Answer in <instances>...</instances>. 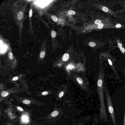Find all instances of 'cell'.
I'll list each match as a JSON object with an SVG mask.
<instances>
[{"instance_id": "cell-18", "label": "cell", "mask_w": 125, "mask_h": 125, "mask_svg": "<svg viewBox=\"0 0 125 125\" xmlns=\"http://www.w3.org/2000/svg\"><path fill=\"white\" fill-rule=\"evenodd\" d=\"M104 26V24L103 23H101L98 25L97 27V28L99 29H102L103 28Z\"/></svg>"}, {"instance_id": "cell-20", "label": "cell", "mask_w": 125, "mask_h": 125, "mask_svg": "<svg viewBox=\"0 0 125 125\" xmlns=\"http://www.w3.org/2000/svg\"><path fill=\"white\" fill-rule=\"evenodd\" d=\"M102 10L105 12H107L108 11V8L106 7H104L102 8Z\"/></svg>"}, {"instance_id": "cell-29", "label": "cell", "mask_w": 125, "mask_h": 125, "mask_svg": "<svg viewBox=\"0 0 125 125\" xmlns=\"http://www.w3.org/2000/svg\"><path fill=\"white\" fill-rule=\"evenodd\" d=\"M5 125H13L10 122H8L6 123Z\"/></svg>"}, {"instance_id": "cell-12", "label": "cell", "mask_w": 125, "mask_h": 125, "mask_svg": "<svg viewBox=\"0 0 125 125\" xmlns=\"http://www.w3.org/2000/svg\"><path fill=\"white\" fill-rule=\"evenodd\" d=\"M45 54V51H42L40 54V58L41 59L43 58L44 57Z\"/></svg>"}, {"instance_id": "cell-27", "label": "cell", "mask_w": 125, "mask_h": 125, "mask_svg": "<svg viewBox=\"0 0 125 125\" xmlns=\"http://www.w3.org/2000/svg\"><path fill=\"white\" fill-rule=\"evenodd\" d=\"M123 125H125V109L124 114V119Z\"/></svg>"}, {"instance_id": "cell-8", "label": "cell", "mask_w": 125, "mask_h": 125, "mask_svg": "<svg viewBox=\"0 0 125 125\" xmlns=\"http://www.w3.org/2000/svg\"><path fill=\"white\" fill-rule=\"evenodd\" d=\"M59 114L58 111L57 110H55L49 114L47 116L48 119H50L55 117L57 116Z\"/></svg>"}, {"instance_id": "cell-30", "label": "cell", "mask_w": 125, "mask_h": 125, "mask_svg": "<svg viewBox=\"0 0 125 125\" xmlns=\"http://www.w3.org/2000/svg\"><path fill=\"white\" fill-rule=\"evenodd\" d=\"M123 72L124 74V75L125 78V67H124L123 68Z\"/></svg>"}, {"instance_id": "cell-11", "label": "cell", "mask_w": 125, "mask_h": 125, "mask_svg": "<svg viewBox=\"0 0 125 125\" xmlns=\"http://www.w3.org/2000/svg\"><path fill=\"white\" fill-rule=\"evenodd\" d=\"M23 12L22 11H20L18 13L17 15V19L19 20H21L23 18Z\"/></svg>"}, {"instance_id": "cell-10", "label": "cell", "mask_w": 125, "mask_h": 125, "mask_svg": "<svg viewBox=\"0 0 125 125\" xmlns=\"http://www.w3.org/2000/svg\"><path fill=\"white\" fill-rule=\"evenodd\" d=\"M69 58V55L68 53L64 54L62 56V58L63 61L66 62L67 61Z\"/></svg>"}, {"instance_id": "cell-26", "label": "cell", "mask_w": 125, "mask_h": 125, "mask_svg": "<svg viewBox=\"0 0 125 125\" xmlns=\"http://www.w3.org/2000/svg\"><path fill=\"white\" fill-rule=\"evenodd\" d=\"M118 47L120 48H121L122 47V45L121 43H119L118 44Z\"/></svg>"}, {"instance_id": "cell-17", "label": "cell", "mask_w": 125, "mask_h": 125, "mask_svg": "<svg viewBox=\"0 0 125 125\" xmlns=\"http://www.w3.org/2000/svg\"><path fill=\"white\" fill-rule=\"evenodd\" d=\"M68 13L71 15H74L75 14V12L72 10H69L68 11Z\"/></svg>"}, {"instance_id": "cell-14", "label": "cell", "mask_w": 125, "mask_h": 125, "mask_svg": "<svg viewBox=\"0 0 125 125\" xmlns=\"http://www.w3.org/2000/svg\"><path fill=\"white\" fill-rule=\"evenodd\" d=\"M52 19L54 21H56L58 20L56 16L54 15H52L51 17Z\"/></svg>"}, {"instance_id": "cell-15", "label": "cell", "mask_w": 125, "mask_h": 125, "mask_svg": "<svg viewBox=\"0 0 125 125\" xmlns=\"http://www.w3.org/2000/svg\"><path fill=\"white\" fill-rule=\"evenodd\" d=\"M56 32L54 31H52L51 32V35L52 37L54 38L56 37Z\"/></svg>"}, {"instance_id": "cell-13", "label": "cell", "mask_w": 125, "mask_h": 125, "mask_svg": "<svg viewBox=\"0 0 125 125\" xmlns=\"http://www.w3.org/2000/svg\"><path fill=\"white\" fill-rule=\"evenodd\" d=\"M8 57L9 59L12 60L13 58V56L12 53L11 52H9L8 54Z\"/></svg>"}, {"instance_id": "cell-7", "label": "cell", "mask_w": 125, "mask_h": 125, "mask_svg": "<svg viewBox=\"0 0 125 125\" xmlns=\"http://www.w3.org/2000/svg\"><path fill=\"white\" fill-rule=\"evenodd\" d=\"M107 59L109 64L113 71L115 75L117 78L119 77V75L116 68L115 61L112 58L109 56L107 57Z\"/></svg>"}, {"instance_id": "cell-16", "label": "cell", "mask_w": 125, "mask_h": 125, "mask_svg": "<svg viewBox=\"0 0 125 125\" xmlns=\"http://www.w3.org/2000/svg\"><path fill=\"white\" fill-rule=\"evenodd\" d=\"M89 45L90 47H94L95 46L96 43L93 42H90L89 43Z\"/></svg>"}, {"instance_id": "cell-9", "label": "cell", "mask_w": 125, "mask_h": 125, "mask_svg": "<svg viewBox=\"0 0 125 125\" xmlns=\"http://www.w3.org/2000/svg\"><path fill=\"white\" fill-rule=\"evenodd\" d=\"M13 106H14V107L13 106V107H14V108H13L14 109H16L17 111L22 112H24L25 111L24 109L20 106H14V105Z\"/></svg>"}, {"instance_id": "cell-5", "label": "cell", "mask_w": 125, "mask_h": 125, "mask_svg": "<svg viewBox=\"0 0 125 125\" xmlns=\"http://www.w3.org/2000/svg\"><path fill=\"white\" fill-rule=\"evenodd\" d=\"M7 104L8 105V107L5 110L4 113L10 121L15 120L17 117L14 112L13 105L10 102H8Z\"/></svg>"}, {"instance_id": "cell-2", "label": "cell", "mask_w": 125, "mask_h": 125, "mask_svg": "<svg viewBox=\"0 0 125 125\" xmlns=\"http://www.w3.org/2000/svg\"><path fill=\"white\" fill-rule=\"evenodd\" d=\"M104 88L109 112L114 125H116L115 116L109 92L106 87H104Z\"/></svg>"}, {"instance_id": "cell-19", "label": "cell", "mask_w": 125, "mask_h": 125, "mask_svg": "<svg viewBox=\"0 0 125 125\" xmlns=\"http://www.w3.org/2000/svg\"><path fill=\"white\" fill-rule=\"evenodd\" d=\"M101 20H97L94 21V23L95 24L98 25L101 23Z\"/></svg>"}, {"instance_id": "cell-25", "label": "cell", "mask_w": 125, "mask_h": 125, "mask_svg": "<svg viewBox=\"0 0 125 125\" xmlns=\"http://www.w3.org/2000/svg\"><path fill=\"white\" fill-rule=\"evenodd\" d=\"M121 26V25L119 23H117L116 25V27L117 28H120Z\"/></svg>"}, {"instance_id": "cell-6", "label": "cell", "mask_w": 125, "mask_h": 125, "mask_svg": "<svg viewBox=\"0 0 125 125\" xmlns=\"http://www.w3.org/2000/svg\"><path fill=\"white\" fill-rule=\"evenodd\" d=\"M19 118L20 123L22 125H29L30 122V118L27 112H22Z\"/></svg>"}, {"instance_id": "cell-22", "label": "cell", "mask_w": 125, "mask_h": 125, "mask_svg": "<svg viewBox=\"0 0 125 125\" xmlns=\"http://www.w3.org/2000/svg\"><path fill=\"white\" fill-rule=\"evenodd\" d=\"M18 79L19 78L17 76H15L13 77V78H12V80L13 81H17Z\"/></svg>"}, {"instance_id": "cell-28", "label": "cell", "mask_w": 125, "mask_h": 125, "mask_svg": "<svg viewBox=\"0 0 125 125\" xmlns=\"http://www.w3.org/2000/svg\"><path fill=\"white\" fill-rule=\"evenodd\" d=\"M2 108H1V106H0V118H1V115H2V112H2Z\"/></svg>"}, {"instance_id": "cell-1", "label": "cell", "mask_w": 125, "mask_h": 125, "mask_svg": "<svg viewBox=\"0 0 125 125\" xmlns=\"http://www.w3.org/2000/svg\"><path fill=\"white\" fill-rule=\"evenodd\" d=\"M104 73L102 64L100 65L97 81V91L100 103V115L102 119L107 121L105 109V107L104 96Z\"/></svg>"}, {"instance_id": "cell-21", "label": "cell", "mask_w": 125, "mask_h": 125, "mask_svg": "<svg viewBox=\"0 0 125 125\" xmlns=\"http://www.w3.org/2000/svg\"><path fill=\"white\" fill-rule=\"evenodd\" d=\"M64 94V92L63 91L60 92L59 95V97L60 98L62 97Z\"/></svg>"}, {"instance_id": "cell-24", "label": "cell", "mask_w": 125, "mask_h": 125, "mask_svg": "<svg viewBox=\"0 0 125 125\" xmlns=\"http://www.w3.org/2000/svg\"><path fill=\"white\" fill-rule=\"evenodd\" d=\"M48 94V92L47 91H46L42 92V94L43 95H47Z\"/></svg>"}, {"instance_id": "cell-23", "label": "cell", "mask_w": 125, "mask_h": 125, "mask_svg": "<svg viewBox=\"0 0 125 125\" xmlns=\"http://www.w3.org/2000/svg\"><path fill=\"white\" fill-rule=\"evenodd\" d=\"M121 51L123 53H124L125 52V49L123 47H122L120 48Z\"/></svg>"}, {"instance_id": "cell-3", "label": "cell", "mask_w": 125, "mask_h": 125, "mask_svg": "<svg viewBox=\"0 0 125 125\" xmlns=\"http://www.w3.org/2000/svg\"><path fill=\"white\" fill-rule=\"evenodd\" d=\"M14 97L17 101L27 106H29L33 104L41 105L44 104L40 101L31 98L17 96L15 95Z\"/></svg>"}, {"instance_id": "cell-4", "label": "cell", "mask_w": 125, "mask_h": 125, "mask_svg": "<svg viewBox=\"0 0 125 125\" xmlns=\"http://www.w3.org/2000/svg\"><path fill=\"white\" fill-rule=\"evenodd\" d=\"M73 76L72 79L77 83L81 87V88L85 91H89L88 84L87 82L85 81V80L83 77L77 74H74Z\"/></svg>"}]
</instances>
